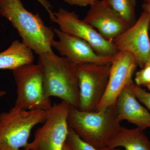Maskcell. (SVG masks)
<instances>
[{"instance_id": "cell-21", "label": "cell", "mask_w": 150, "mask_h": 150, "mask_svg": "<svg viewBox=\"0 0 150 150\" xmlns=\"http://www.w3.org/2000/svg\"><path fill=\"white\" fill-rule=\"evenodd\" d=\"M39 3L41 4V5L43 6V7L45 8L47 11L49 13L50 16V18L54 16V13L52 12V6L50 3L48 2V0H37Z\"/></svg>"}, {"instance_id": "cell-22", "label": "cell", "mask_w": 150, "mask_h": 150, "mask_svg": "<svg viewBox=\"0 0 150 150\" xmlns=\"http://www.w3.org/2000/svg\"><path fill=\"white\" fill-rule=\"evenodd\" d=\"M144 10L147 11L150 14V4L145 3L142 6ZM149 30H150V20L149 25Z\"/></svg>"}, {"instance_id": "cell-4", "label": "cell", "mask_w": 150, "mask_h": 150, "mask_svg": "<svg viewBox=\"0 0 150 150\" xmlns=\"http://www.w3.org/2000/svg\"><path fill=\"white\" fill-rule=\"evenodd\" d=\"M46 110H26L14 106L0 114V150H20L28 144L31 130L43 123Z\"/></svg>"}, {"instance_id": "cell-3", "label": "cell", "mask_w": 150, "mask_h": 150, "mask_svg": "<svg viewBox=\"0 0 150 150\" xmlns=\"http://www.w3.org/2000/svg\"><path fill=\"white\" fill-rule=\"evenodd\" d=\"M67 121L78 137L96 149L106 147L121 127L115 107L95 111L72 107Z\"/></svg>"}, {"instance_id": "cell-9", "label": "cell", "mask_w": 150, "mask_h": 150, "mask_svg": "<svg viewBox=\"0 0 150 150\" xmlns=\"http://www.w3.org/2000/svg\"><path fill=\"white\" fill-rule=\"evenodd\" d=\"M150 14L144 10L133 25L112 41L118 51L133 54L137 66L142 68L147 63L150 54Z\"/></svg>"}, {"instance_id": "cell-15", "label": "cell", "mask_w": 150, "mask_h": 150, "mask_svg": "<svg viewBox=\"0 0 150 150\" xmlns=\"http://www.w3.org/2000/svg\"><path fill=\"white\" fill-rule=\"evenodd\" d=\"M34 58L31 49L23 42L14 40L7 49L0 53V70L13 71L21 66L32 64Z\"/></svg>"}, {"instance_id": "cell-2", "label": "cell", "mask_w": 150, "mask_h": 150, "mask_svg": "<svg viewBox=\"0 0 150 150\" xmlns=\"http://www.w3.org/2000/svg\"><path fill=\"white\" fill-rule=\"evenodd\" d=\"M43 72V87L46 98L55 97L79 108V89L76 66L65 57L53 54L39 55Z\"/></svg>"}, {"instance_id": "cell-7", "label": "cell", "mask_w": 150, "mask_h": 150, "mask_svg": "<svg viewBox=\"0 0 150 150\" xmlns=\"http://www.w3.org/2000/svg\"><path fill=\"white\" fill-rule=\"evenodd\" d=\"M111 65V63L76 66L79 89V110L96 111L107 89Z\"/></svg>"}, {"instance_id": "cell-23", "label": "cell", "mask_w": 150, "mask_h": 150, "mask_svg": "<svg viewBox=\"0 0 150 150\" xmlns=\"http://www.w3.org/2000/svg\"><path fill=\"white\" fill-rule=\"evenodd\" d=\"M97 150H120L119 149H115V148H110L108 147H105L100 148V149H97Z\"/></svg>"}, {"instance_id": "cell-24", "label": "cell", "mask_w": 150, "mask_h": 150, "mask_svg": "<svg viewBox=\"0 0 150 150\" xmlns=\"http://www.w3.org/2000/svg\"><path fill=\"white\" fill-rule=\"evenodd\" d=\"M62 150H72V149L70 147L69 145L67 144L66 142H65L64 144L63 148H62Z\"/></svg>"}, {"instance_id": "cell-16", "label": "cell", "mask_w": 150, "mask_h": 150, "mask_svg": "<svg viewBox=\"0 0 150 150\" xmlns=\"http://www.w3.org/2000/svg\"><path fill=\"white\" fill-rule=\"evenodd\" d=\"M102 1L130 26L136 22V0H102Z\"/></svg>"}, {"instance_id": "cell-14", "label": "cell", "mask_w": 150, "mask_h": 150, "mask_svg": "<svg viewBox=\"0 0 150 150\" xmlns=\"http://www.w3.org/2000/svg\"><path fill=\"white\" fill-rule=\"evenodd\" d=\"M110 148L123 147L126 150H150V141L142 129H129L121 126L107 143Z\"/></svg>"}, {"instance_id": "cell-8", "label": "cell", "mask_w": 150, "mask_h": 150, "mask_svg": "<svg viewBox=\"0 0 150 150\" xmlns=\"http://www.w3.org/2000/svg\"><path fill=\"white\" fill-rule=\"evenodd\" d=\"M53 13L51 21L59 25L61 30L85 40L98 55L113 57L119 51L112 42L105 40L96 30L80 19L74 11L60 8Z\"/></svg>"}, {"instance_id": "cell-27", "label": "cell", "mask_w": 150, "mask_h": 150, "mask_svg": "<svg viewBox=\"0 0 150 150\" xmlns=\"http://www.w3.org/2000/svg\"><path fill=\"white\" fill-rule=\"evenodd\" d=\"M147 63H149V64H150V54L149 56V59H148Z\"/></svg>"}, {"instance_id": "cell-11", "label": "cell", "mask_w": 150, "mask_h": 150, "mask_svg": "<svg viewBox=\"0 0 150 150\" xmlns=\"http://www.w3.org/2000/svg\"><path fill=\"white\" fill-rule=\"evenodd\" d=\"M55 33L59 38L54 40L51 46L60 54L76 66L85 64H108L111 63L113 57H105L97 54L88 43L79 38L54 28Z\"/></svg>"}, {"instance_id": "cell-13", "label": "cell", "mask_w": 150, "mask_h": 150, "mask_svg": "<svg viewBox=\"0 0 150 150\" xmlns=\"http://www.w3.org/2000/svg\"><path fill=\"white\" fill-rule=\"evenodd\" d=\"M118 119L126 120L144 131L150 128V113L126 87L118 96L116 105Z\"/></svg>"}, {"instance_id": "cell-19", "label": "cell", "mask_w": 150, "mask_h": 150, "mask_svg": "<svg viewBox=\"0 0 150 150\" xmlns=\"http://www.w3.org/2000/svg\"><path fill=\"white\" fill-rule=\"evenodd\" d=\"M135 81L137 85L146 86L150 82V64L147 63L141 71L136 74Z\"/></svg>"}, {"instance_id": "cell-10", "label": "cell", "mask_w": 150, "mask_h": 150, "mask_svg": "<svg viewBox=\"0 0 150 150\" xmlns=\"http://www.w3.org/2000/svg\"><path fill=\"white\" fill-rule=\"evenodd\" d=\"M137 66L135 56L129 52L118 51L113 56L107 89L96 111L115 107L118 96L132 80Z\"/></svg>"}, {"instance_id": "cell-20", "label": "cell", "mask_w": 150, "mask_h": 150, "mask_svg": "<svg viewBox=\"0 0 150 150\" xmlns=\"http://www.w3.org/2000/svg\"><path fill=\"white\" fill-rule=\"evenodd\" d=\"M71 6H78L81 7H86L91 6L98 0H64Z\"/></svg>"}, {"instance_id": "cell-28", "label": "cell", "mask_w": 150, "mask_h": 150, "mask_svg": "<svg viewBox=\"0 0 150 150\" xmlns=\"http://www.w3.org/2000/svg\"><path fill=\"white\" fill-rule=\"evenodd\" d=\"M146 86L150 90V82Z\"/></svg>"}, {"instance_id": "cell-6", "label": "cell", "mask_w": 150, "mask_h": 150, "mask_svg": "<svg viewBox=\"0 0 150 150\" xmlns=\"http://www.w3.org/2000/svg\"><path fill=\"white\" fill-rule=\"evenodd\" d=\"M17 85L15 106L26 110H46L52 106L43 87V72L38 64L25 65L13 70Z\"/></svg>"}, {"instance_id": "cell-12", "label": "cell", "mask_w": 150, "mask_h": 150, "mask_svg": "<svg viewBox=\"0 0 150 150\" xmlns=\"http://www.w3.org/2000/svg\"><path fill=\"white\" fill-rule=\"evenodd\" d=\"M83 20L96 30L104 39L110 42L131 27L99 0L91 6Z\"/></svg>"}, {"instance_id": "cell-17", "label": "cell", "mask_w": 150, "mask_h": 150, "mask_svg": "<svg viewBox=\"0 0 150 150\" xmlns=\"http://www.w3.org/2000/svg\"><path fill=\"white\" fill-rule=\"evenodd\" d=\"M66 142L72 150H97L78 137L69 125Z\"/></svg>"}, {"instance_id": "cell-26", "label": "cell", "mask_w": 150, "mask_h": 150, "mask_svg": "<svg viewBox=\"0 0 150 150\" xmlns=\"http://www.w3.org/2000/svg\"><path fill=\"white\" fill-rule=\"evenodd\" d=\"M145 1H146V3H147V4H150V0H145Z\"/></svg>"}, {"instance_id": "cell-18", "label": "cell", "mask_w": 150, "mask_h": 150, "mask_svg": "<svg viewBox=\"0 0 150 150\" xmlns=\"http://www.w3.org/2000/svg\"><path fill=\"white\" fill-rule=\"evenodd\" d=\"M126 88L137 100L150 110V93L146 91L140 86L135 84L132 80L129 82Z\"/></svg>"}, {"instance_id": "cell-5", "label": "cell", "mask_w": 150, "mask_h": 150, "mask_svg": "<svg viewBox=\"0 0 150 150\" xmlns=\"http://www.w3.org/2000/svg\"><path fill=\"white\" fill-rule=\"evenodd\" d=\"M72 106L63 101L46 110V120L23 150H62L68 133V117Z\"/></svg>"}, {"instance_id": "cell-1", "label": "cell", "mask_w": 150, "mask_h": 150, "mask_svg": "<svg viewBox=\"0 0 150 150\" xmlns=\"http://www.w3.org/2000/svg\"><path fill=\"white\" fill-rule=\"evenodd\" d=\"M0 14L18 31L22 42L38 55L54 53L55 33L45 25L38 13L28 11L21 0H0Z\"/></svg>"}, {"instance_id": "cell-25", "label": "cell", "mask_w": 150, "mask_h": 150, "mask_svg": "<svg viewBox=\"0 0 150 150\" xmlns=\"http://www.w3.org/2000/svg\"><path fill=\"white\" fill-rule=\"evenodd\" d=\"M6 93L5 91L0 90V99H1L3 96H4L6 94Z\"/></svg>"}]
</instances>
